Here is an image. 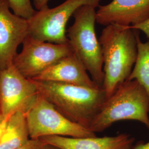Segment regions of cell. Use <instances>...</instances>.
Here are the masks:
<instances>
[{
    "label": "cell",
    "instance_id": "cell-5",
    "mask_svg": "<svg viewBox=\"0 0 149 149\" xmlns=\"http://www.w3.org/2000/svg\"><path fill=\"white\" fill-rule=\"evenodd\" d=\"M101 0H66L55 7L36 11L28 19V36L42 42L69 43L66 27L75 11L84 5L99 7Z\"/></svg>",
    "mask_w": 149,
    "mask_h": 149
},
{
    "label": "cell",
    "instance_id": "cell-17",
    "mask_svg": "<svg viewBox=\"0 0 149 149\" xmlns=\"http://www.w3.org/2000/svg\"><path fill=\"white\" fill-rule=\"evenodd\" d=\"M130 27L135 30L142 31L149 39V18L141 23L134 26H130Z\"/></svg>",
    "mask_w": 149,
    "mask_h": 149
},
{
    "label": "cell",
    "instance_id": "cell-8",
    "mask_svg": "<svg viewBox=\"0 0 149 149\" xmlns=\"http://www.w3.org/2000/svg\"><path fill=\"white\" fill-rule=\"evenodd\" d=\"M13 65L25 77L32 80L60 60L73 53L69 43L42 42L28 36Z\"/></svg>",
    "mask_w": 149,
    "mask_h": 149
},
{
    "label": "cell",
    "instance_id": "cell-15",
    "mask_svg": "<svg viewBox=\"0 0 149 149\" xmlns=\"http://www.w3.org/2000/svg\"><path fill=\"white\" fill-rule=\"evenodd\" d=\"M13 12L16 15L28 19L37 10L31 0H8Z\"/></svg>",
    "mask_w": 149,
    "mask_h": 149
},
{
    "label": "cell",
    "instance_id": "cell-13",
    "mask_svg": "<svg viewBox=\"0 0 149 149\" xmlns=\"http://www.w3.org/2000/svg\"><path fill=\"white\" fill-rule=\"evenodd\" d=\"M29 133L26 115L17 112L8 120L5 130L0 139V149H17L26 144Z\"/></svg>",
    "mask_w": 149,
    "mask_h": 149
},
{
    "label": "cell",
    "instance_id": "cell-10",
    "mask_svg": "<svg viewBox=\"0 0 149 149\" xmlns=\"http://www.w3.org/2000/svg\"><path fill=\"white\" fill-rule=\"evenodd\" d=\"M98 8L96 22L105 26L114 24L130 27L149 18V0H113Z\"/></svg>",
    "mask_w": 149,
    "mask_h": 149
},
{
    "label": "cell",
    "instance_id": "cell-16",
    "mask_svg": "<svg viewBox=\"0 0 149 149\" xmlns=\"http://www.w3.org/2000/svg\"><path fill=\"white\" fill-rule=\"evenodd\" d=\"M45 144L40 139H30L26 144L17 149H43Z\"/></svg>",
    "mask_w": 149,
    "mask_h": 149
},
{
    "label": "cell",
    "instance_id": "cell-12",
    "mask_svg": "<svg viewBox=\"0 0 149 149\" xmlns=\"http://www.w3.org/2000/svg\"><path fill=\"white\" fill-rule=\"evenodd\" d=\"M44 143L60 149H133L135 139L127 134L101 138H72L47 136L39 139Z\"/></svg>",
    "mask_w": 149,
    "mask_h": 149
},
{
    "label": "cell",
    "instance_id": "cell-7",
    "mask_svg": "<svg viewBox=\"0 0 149 149\" xmlns=\"http://www.w3.org/2000/svg\"><path fill=\"white\" fill-rule=\"evenodd\" d=\"M37 87L12 65L0 70V113L10 117L17 112L25 115L37 101Z\"/></svg>",
    "mask_w": 149,
    "mask_h": 149
},
{
    "label": "cell",
    "instance_id": "cell-11",
    "mask_svg": "<svg viewBox=\"0 0 149 149\" xmlns=\"http://www.w3.org/2000/svg\"><path fill=\"white\" fill-rule=\"evenodd\" d=\"M32 80L101 88L92 79L84 65L74 53L60 60Z\"/></svg>",
    "mask_w": 149,
    "mask_h": 149
},
{
    "label": "cell",
    "instance_id": "cell-21",
    "mask_svg": "<svg viewBox=\"0 0 149 149\" xmlns=\"http://www.w3.org/2000/svg\"><path fill=\"white\" fill-rule=\"evenodd\" d=\"M43 149H60L57 148V147H55L53 145H49V144H45L44 146H43Z\"/></svg>",
    "mask_w": 149,
    "mask_h": 149
},
{
    "label": "cell",
    "instance_id": "cell-4",
    "mask_svg": "<svg viewBox=\"0 0 149 149\" xmlns=\"http://www.w3.org/2000/svg\"><path fill=\"white\" fill-rule=\"evenodd\" d=\"M96 8L94 6L79 7L73 15V24L66 36L73 53L80 59L92 79L101 87L104 80L101 45L96 36Z\"/></svg>",
    "mask_w": 149,
    "mask_h": 149
},
{
    "label": "cell",
    "instance_id": "cell-2",
    "mask_svg": "<svg viewBox=\"0 0 149 149\" xmlns=\"http://www.w3.org/2000/svg\"><path fill=\"white\" fill-rule=\"evenodd\" d=\"M33 81L40 96L65 117L88 129L106 100V92L102 88Z\"/></svg>",
    "mask_w": 149,
    "mask_h": 149
},
{
    "label": "cell",
    "instance_id": "cell-3",
    "mask_svg": "<svg viewBox=\"0 0 149 149\" xmlns=\"http://www.w3.org/2000/svg\"><path fill=\"white\" fill-rule=\"evenodd\" d=\"M149 97L136 80H127L107 98L91 123L88 129L93 133L101 132L114 123L136 120L149 130Z\"/></svg>",
    "mask_w": 149,
    "mask_h": 149
},
{
    "label": "cell",
    "instance_id": "cell-14",
    "mask_svg": "<svg viewBox=\"0 0 149 149\" xmlns=\"http://www.w3.org/2000/svg\"><path fill=\"white\" fill-rule=\"evenodd\" d=\"M137 48L136 60L127 80L137 81L149 97V39L147 42H142L139 33L137 34Z\"/></svg>",
    "mask_w": 149,
    "mask_h": 149
},
{
    "label": "cell",
    "instance_id": "cell-19",
    "mask_svg": "<svg viewBox=\"0 0 149 149\" xmlns=\"http://www.w3.org/2000/svg\"><path fill=\"white\" fill-rule=\"evenodd\" d=\"M9 117L4 116L0 113V139L3 133Z\"/></svg>",
    "mask_w": 149,
    "mask_h": 149
},
{
    "label": "cell",
    "instance_id": "cell-9",
    "mask_svg": "<svg viewBox=\"0 0 149 149\" xmlns=\"http://www.w3.org/2000/svg\"><path fill=\"white\" fill-rule=\"evenodd\" d=\"M10 10L8 0H0V70L13 65L17 48L28 36V19Z\"/></svg>",
    "mask_w": 149,
    "mask_h": 149
},
{
    "label": "cell",
    "instance_id": "cell-20",
    "mask_svg": "<svg viewBox=\"0 0 149 149\" xmlns=\"http://www.w3.org/2000/svg\"><path fill=\"white\" fill-rule=\"evenodd\" d=\"M133 149H149V141L144 143L143 141H139L134 145Z\"/></svg>",
    "mask_w": 149,
    "mask_h": 149
},
{
    "label": "cell",
    "instance_id": "cell-1",
    "mask_svg": "<svg viewBox=\"0 0 149 149\" xmlns=\"http://www.w3.org/2000/svg\"><path fill=\"white\" fill-rule=\"evenodd\" d=\"M136 30L130 27L109 24L99 38L101 45L104 80L102 88L107 98L128 80L135 63L137 54Z\"/></svg>",
    "mask_w": 149,
    "mask_h": 149
},
{
    "label": "cell",
    "instance_id": "cell-18",
    "mask_svg": "<svg viewBox=\"0 0 149 149\" xmlns=\"http://www.w3.org/2000/svg\"><path fill=\"white\" fill-rule=\"evenodd\" d=\"M50 0H33V5L36 10L39 11L48 7Z\"/></svg>",
    "mask_w": 149,
    "mask_h": 149
},
{
    "label": "cell",
    "instance_id": "cell-6",
    "mask_svg": "<svg viewBox=\"0 0 149 149\" xmlns=\"http://www.w3.org/2000/svg\"><path fill=\"white\" fill-rule=\"evenodd\" d=\"M30 139L47 136L72 138L96 136V134L65 117L39 94L37 101L26 114Z\"/></svg>",
    "mask_w": 149,
    "mask_h": 149
}]
</instances>
